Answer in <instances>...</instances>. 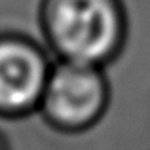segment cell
Wrapping results in <instances>:
<instances>
[{
	"label": "cell",
	"instance_id": "4",
	"mask_svg": "<svg viewBox=\"0 0 150 150\" xmlns=\"http://www.w3.org/2000/svg\"><path fill=\"white\" fill-rule=\"evenodd\" d=\"M0 150H11V146H10V141L6 139V135H4L2 131H0Z\"/></svg>",
	"mask_w": 150,
	"mask_h": 150
},
{
	"label": "cell",
	"instance_id": "1",
	"mask_svg": "<svg viewBox=\"0 0 150 150\" xmlns=\"http://www.w3.org/2000/svg\"><path fill=\"white\" fill-rule=\"evenodd\" d=\"M40 30L57 61L106 67L127 42L124 0H42Z\"/></svg>",
	"mask_w": 150,
	"mask_h": 150
},
{
	"label": "cell",
	"instance_id": "3",
	"mask_svg": "<svg viewBox=\"0 0 150 150\" xmlns=\"http://www.w3.org/2000/svg\"><path fill=\"white\" fill-rule=\"evenodd\" d=\"M51 67L48 50L33 38L0 34V118L21 120L38 112Z\"/></svg>",
	"mask_w": 150,
	"mask_h": 150
},
{
	"label": "cell",
	"instance_id": "2",
	"mask_svg": "<svg viewBox=\"0 0 150 150\" xmlns=\"http://www.w3.org/2000/svg\"><path fill=\"white\" fill-rule=\"evenodd\" d=\"M110 105V82L103 67L57 61L42 95L38 114L51 129L80 135L105 118Z\"/></svg>",
	"mask_w": 150,
	"mask_h": 150
}]
</instances>
